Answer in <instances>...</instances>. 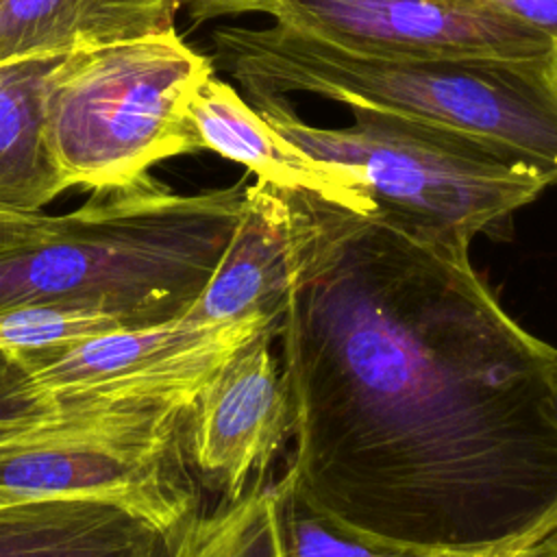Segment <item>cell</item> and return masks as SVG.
Returning <instances> with one entry per match:
<instances>
[{
	"mask_svg": "<svg viewBox=\"0 0 557 557\" xmlns=\"http://www.w3.org/2000/svg\"><path fill=\"white\" fill-rule=\"evenodd\" d=\"M220 65L246 100L313 94L448 128L494 146L557 185V52L537 57L385 59L281 24L213 30Z\"/></svg>",
	"mask_w": 557,
	"mask_h": 557,
	"instance_id": "cell-2",
	"label": "cell"
},
{
	"mask_svg": "<svg viewBox=\"0 0 557 557\" xmlns=\"http://www.w3.org/2000/svg\"><path fill=\"white\" fill-rule=\"evenodd\" d=\"M285 194L294 281L276 339L298 498L418 553L524 550L557 529V348L503 309L468 250Z\"/></svg>",
	"mask_w": 557,
	"mask_h": 557,
	"instance_id": "cell-1",
	"label": "cell"
},
{
	"mask_svg": "<svg viewBox=\"0 0 557 557\" xmlns=\"http://www.w3.org/2000/svg\"><path fill=\"white\" fill-rule=\"evenodd\" d=\"M187 117L200 150H211L244 165L257 181L281 189L311 191L359 211L374 209L350 172L318 161L287 141L235 87L215 74L191 94Z\"/></svg>",
	"mask_w": 557,
	"mask_h": 557,
	"instance_id": "cell-11",
	"label": "cell"
},
{
	"mask_svg": "<svg viewBox=\"0 0 557 557\" xmlns=\"http://www.w3.org/2000/svg\"><path fill=\"white\" fill-rule=\"evenodd\" d=\"M172 537L100 500L48 498L0 507V557H170Z\"/></svg>",
	"mask_w": 557,
	"mask_h": 557,
	"instance_id": "cell-12",
	"label": "cell"
},
{
	"mask_svg": "<svg viewBox=\"0 0 557 557\" xmlns=\"http://www.w3.org/2000/svg\"><path fill=\"white\" fill-rule=\"evenodd\" d=\"M170 557H283L276 483H255L237 500L198 511L172 537Z\"/></svg>",
	"mask_w": 557,
	"mask_h": 557,
	"instance_id": "cell-15",
	"label": "cell"
},
{
	"mask_svg": "<svg viewBox=\"0 0 557 557\" xmlns=\"http://www.w3.org/2000/svg\"><path fill=\"white\" fill-rule=\"evenodd\" d=\"M48 424L0 446V507L87 498L122 507L174 537L198 513L191 403L61 400Z\"/></svg>",
	"mask_w": 557,
	"mask_h": 557,
	"instance_id": "cell-6",
	"label": "cell"
},
{
	"mask_svg": "<svg viewBox=\"0 0 557 557\" xmlns=\"http://www.w3.org/2000/svg\"><path fill=\"white\" fill-rule=\"evenodd\" d=\"M124 326L115 315L74 305H20L0 311V350L35 355Z\"/></svg>",
	"mask_w": 557,
	"mask_h": 557,
	"instance_id": "cell-17",
	"label": "cell"
},
{
	"mask_svg": "<svg viewBox=\"0 0 557 557\" xmlns=\"http://www.w3.org/2000/svg\"><path fill=\"white\" fill-rule=\"evenodd\" d=\"M276 333L246 339L198 392L189 413V457L205 483L237 500L294 429L292 398L272 350Z\"/></svg>",
	"mask_w": 557,
	"mask_h": 557,
	"instance_id": "cell-9",
	"label": "cell"
},
{
	"mask_svg": "<svg viewBox=\"0 0 557 557\" xmlns=\"http://www.w3.org/2000/svg\"><path fill=\"white\" fill-rule=\"evenodd\" d=\"M285 0H178L194 22H209L226 15L265 13L276 15Z\"/></svg>",
	"mask_w": 557,
	"mask_h": 557,
	"instance_id": "cell-20",
	"label": "cell"
},
{
	"mask_svg": "<svg viewBox=\"0 0 557 557\" xmlns=\"http://www.w3.org/2000/svg\"><path fill=\"white\" fill-rule=\"evenodd\" d=\"M274 22L331 46L385 59L557 52L544 33L461 0H285Z\"/></svg>",
	"mask_w": 557,
	"mask_h": 557,
	"instance_id": "cell-8",
	"label": "cell"
},
{
	"mask_svg": "<svg viewBox=\"0 0 557 557\" xmlns=\"http://www.w3.org/2000/svg\"><path fill=\"white\" fill-rule=\"evenodd\" d=\"M48 213H20V211H11V209H2L0 207V239L4 237H13L20 233H26L35 226H39L46 220Z\"/></svg>",
	"mask_w": 557,
	"mask_h": 557,
	"instance_id": "cell-21",
	"label": "cell"
},
{
	"mask_svg": "<svg viewBox=\"0 0 557 557\" xmlns=\"http://www.w3.org/2000/svg\"><path fill=\"white\" fill-rule=\"evenodd\" d=\"M63 54L0 63V207L41 213L61 196L63 181L44 131L46 81Z\"/></svg>",
	"mask_w": 557,
	"mask_h": 557,
	"instance_id": "cell-14",
	"label": "cell"
},
{
	"mask_svg": "<svg viewBox=\"0 0 557 557\" xmlns=\"http://www.w3.org/2000/svg\"><path fill=\"white\" fill-rule=\"evenodd\" d=\"M63 403L48 396L24 361L0 350V446L52 422Z\"/></svg>",
	"mask_w": 557,
	"mask_h": 557,
	"instance_id": "cell-18",
	"label": "cell"
},
{
	"mask_svg": "<svg viewBox=\"0 0 557 557\" xmlns=\"http://www.w3.org/2000/svg\"><path fill=\"white\" fill-rule=\"evenodd\" d=\"M252 107L287 141L350 172L374 209L461 250L548 187L490 144L400 115L350 109L348 126L324 128L300 120L287 98Z\"/></svg>",
	"mask_w": 557,
	"mask_h": 557,
	"instance_id": "cell-4",
	"label": "cell"
},
{
	"mask_svg": "<svg viewBox=\"0 0 557 557\" xmlns=\"http://www.w3.org/2000/svg\"><path fill=\"white\" fill-rule=\"evenodd\" d=\"M294 281V226L285 189L246 185L228 244L194 305L181 315L207 324H257L278 333Z\"/></svg>",
	"mask_w": 557,
	"mask_h": 557,
	"instance_id": "cell-10",
	"label": "cell"
},
{
	"mask_svg": "<svg viewBox=\"0 0 557 557\" xmlns=\"http://www.w3.org/2000/svg\"><path fill=\"white\" fill-rule=\"evenodd\" d=\"M276 483L278 529L283 557H520L522 550L511 553H418L387 546L366 544L346 531L333 527L318 513H313L294 492L292 481L283 474Z\"/></svg>",
	"mask_w": 557,
	"mask_h": 557,
	"instance_id": "cell-16",
	"label": "cell"
},
{
	"mask_svg": "<svg viewBox=\"0 0 557 557\" xmlns=\"http://www.w3.org/2000/svg\"><path fill=\"white\" fill-rule=\"evenodd\" d=\"M178 0H0V63L172 33Z\"/></svg>",
	"mask_w": 557,
	"mask_h": 557,
	"instance_id": "cell-13",
	"label": "cell"
},
{
	"mask_svg": "<svg viewBox=\"0 0 557 557\" xmlns=\"http://www.w3.org/2000/svg\"><path fill=\"white\" fill-rule=\"evenodd\" d=\"M211 74L176 30L63 54L46 81L44 131L67 187H124L200 152L187 102Z\"/></svg>",
	"mask_w": 557,
	"mask_h": 557,
	"instance_id": "cell-5",
	"label": "cell"
},
{
	"mask_svg": "<svg viewBox=\"0 0 557 557\" xmlns=\"http://www.w3.org/2000/svg\"><path fill=\"white\" fill-rule=\"evenodd\" d=\"M483 9H492L511 20H518L546 37L557 48V0H461Z\"/></svg>",
	"mask_w": 557,
	"mask_h": 557,
	"instance_id": "cell-19",
	"label": "cell"
},
{
	"mask_svg": "<svg viewBox=\"0 0 557 557\" xmlns=\"http://www.w3.org/2000/svg\"><path fill=\"white\" fill-rule=\"evenodd\" d=\"M246 185L178 194L146 174L0 239V311L74 305L124 326L178 320L235 228Z\"/></svg>",
	"mask_w": 557,
	"mask_h": 557,
	"instance_id": "cell-3",
	"label": "cell"
},
{
	"mask_svg": "<svg viewBox=\"0 0 557 557\" xmlns=\"http://www.w3.org/2000/svg\"><path fill=\"white\" fill-rule=\"evenodd\" d=\"M520 557H557V529H553L548 535H544L533 546L524 548Z\"/></svg>",
	"mask_w": 557,
	"mask_h": 557,
	"instance_id": "cell-22",
	"label": "cell"
},
{
	"mask_svg": "<svg viewBox=\"0 0 557 557\" xmlns=\"http://www.w3.org/2000/svg\"><path fill=\"white\" fill-rule=\"evenodd\" d=\"M263 331L268 329L257 324H207L178 318L120 326L63 348L20 355V359L35 383L57 400L165 398L194 405L228 355Z\"/></svg>",
	"mask_w": 557,
	"mask_h": 557,
	"instance_id": "cell-7",
	"label": "cell"
}]
</instances>
